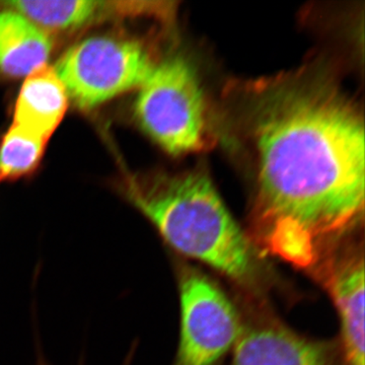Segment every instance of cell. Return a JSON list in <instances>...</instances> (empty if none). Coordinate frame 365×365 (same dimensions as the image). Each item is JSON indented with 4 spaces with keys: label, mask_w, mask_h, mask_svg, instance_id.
<instances>
[{
    "label": "cell",
    "mask_w": 365,
    "mask_h": 365,
    "mask_svg": "<svg viewBox=\"0 0 365 365\" xmlns=\"http://www.w3.org/2000/svg\"><path fill=\"white\" fill-rule=\"evenodd\" d=\"M240 90L258 181L252 241L313 271L362 222L364 119L332 79L314 71Z\"/></svg>",
    "instance_id": "obj_1"
},
{
    "label": "cell",
    "mask_w": 365,
    "mask_h": 365,
    "mask_svg": "<svg viewBox=\"0 0 365 365\" xmlns=\"http://www.w3.org/2000/svg\"><path fill=\"white\" fill-rule=\"evenodd\" d=\"M123 193L177 253L252 292L267 284L260 250L203 170L129 178Z\"/></svg>",
    "instance_id": "obj_2"
},
{
    "label": "cell",
    "mask_w": 365,
    "mask_h": 365,
    "mask_svg": "<svg viewBox=\"0 0 365 365\" xmlns=\"http://www.w3.org/2000/svg\"><path fill=\"white\" fill-rule=\"evenodd\" d=\"M139 126L170 155L201 150L205 143V100L193 66L180 56L155 64L134 102Z\"/></svg>",
    "instance_id": "obj_3"
},
{
    "label": "cell",
    "mask_w": 365,
    "mask_h": 365,
    "mask_svg": "<svg viewBox=\"0 0 365 365\" xmlns=\"http://www.w3.org/2000/svg\"><path fill=\"white\" fill-rule=\"evenodd\" d=\"M155 64L141 41L101 34L71 46L54 69L76 107L91 110L139 88Z\"/></svg>",
    "instance_id": "obj_4"
},
{
    "label": "cell",
    "mask_w": 365,
    "mask_h": 365,
    "mask_svg": "<svg viewBox=\"0 0 365 365\" xmlns=\"http://www.w3.org/2000/svg\"><path fill=\"white\" fill-rule=\"evenodd\" d=\"M180 336L173 365H220L234 349L242 319L215 281L193 268L179 277Z\"/></svg>",
    "instance_id": "obj_5"
},
{
    "label": "cell",
    "mask_w": 365,
    "mask_h": 365,
    "mask_svg": "<svg viewBox=\"0 0 365 365\" xmlns=\"http://www.w3.org/2000/svg\"><path fill=\"white\" fill-rule=\"evenodd\" d=\"M330 294L340 319V349L346 365H364V255L345 242L312 271Z\"/></svg>",
    "instance_id": "obj_6"
},
{
    "label": "cell",
    "mask_w": 365,
    "mask_h": 365,
    "mask_svg": "<svg viewBox=\"0 0 365 365\" xmlns=\"http://www.w3.org/2000/svg\"><path fill=\"white\" fill-rule=\"evenodd\" d=\"M230 365H346L340 347L307 338L273 319L242 322Z\"/></svg>",
    "instance_id": "obj_7"
},
{
    "label": "cell",
    "mask_w": 365,
    "mask_h": 365,
    "mask_svg": "<svg viewBox=\"0 0 365 365\" xmlns=\"http://www.w3.org/2000/svg\"><path fill=\"white\" fill-rule=\"evenodd\" d=\"M0 6L18 11L42 30L69 33L101 21L145 14L143 1H28L0 2Z\"/></svg>",
    "instance_id": "obj_8"
},
{
    "label": "cell",
    "mask_w": 365,
    "mask_h": 365,
    "mask_svg": "<svg viewBox=\"0 0 365 365\" xmlns=\"http://www.w3.org/2000/svg\"><path fill=\"white\" fill-rule=\"evenodd\" d=\"M68 98L56 71L46 64L29 74L21 86L14 124L49 140L66 116Z\"/></svg>",
    "instance_id": "obj_9"
},
{
    "label": "cell",
    "mask_w": 365,
    "mask_h": 365,
    "mask_svg": "<svg viewBox=\"0 0 365 365\" xmlns=\"http://www.w3.org/2000/svg\"><path fill=\"white\" fill-rule=\"evenodd\" d=\"M53 49L44 30L23 14L0 9V81L28 76L46 66Z\"/></svg>",
    "instance_id": "obj_10"
},
{
    "label": "cell",
    "mask_w": 365,
    "mask_h": 365,
    "mask_svg": "<svg viewBox=\"0 0 365 365\" xmlns=\"http://www.w3.org/2000/svg\"><path fill=\"white\" fill-rule=\"evenodd\" d=\"M48 140L13 124L0 143V181L29 176L39 167Z\"/></svg>",
    "instance_id": "obj_11"
},
{
    "label": "cell",
    "mask_w": 365,
    "mask_h": 365,
    "mask_svg": "<svg viewBox=\"0 0 365 365\" xmlns=\"http://www.w3.org/2000/svg\"><path fill=\"white\" fill-rule=\"evenodd\" d=\"M131 357H132V353L130 354V359H129V357H127L126 361H125L124 365H130ZM38 365H48V364H46V362L44 361V359H39V364H38Z\"/></svg>",
    "instance_id": "obj_12"
}]
</instances>
